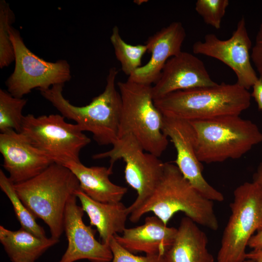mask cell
I'll return each mask as SVG.
<instances>
[{"label":"cell","mask_w":262,"mask_h":262,"mask_svg":"<svg viewBox=\"0 0 262 262\" xmlns=\"http://www.w3.org/2000/svg\"><path fill=\"white\" fill-rule=\"evenodd\" d=\"M147 0H134V2L137 5H141L143 3L147 2Z\"/></svg>","instance_id":"cell-33"},{"label":"cell","mask_w":262,"mask_h":262,"mask_svg":"<svg viewBox=\"0 0 262 262\" xmlns=\"http://www.w3.org/2000/svg\"><path fill=\"white\" fill-rule=\"evenodd\" d=\"M186 37L185 30L181 22L174 21L149 36L145 43L151 53L148 62L134 72L128 80L151 85L160 78L166 62L181 51Z\"/></svg>","instance_id":"cell-16"},{"label":"cell","mask_w":262,"mask_h":262,"mask_svg":"<svg viewBox=\"0 0 262 262\" xmlns=\"http://www.w3.org/2000/svg\"><path fill=\"white\" fill-rule=\"evenodd\" d=\"M116 84L122 100L118 138L131 133L146 151L159 157L168 141L162 132L164 116L154 104L152 86L128 80Z\"/></svg>","instance_id":"cell-6"},{"label":"cell","mask_w":262,"mask_h":262,"mask_svg":"<svg viewBox=\"0 0 262 262\" xmlns=\"http://www.w3.org/2000/svg\"><path fill=\"white\" fill-rule=\"evenodd\" d=\"M9 32L15 55L14 70L5 82L10 94L21 98L33 89L46 90L70 81V67L66 60L46 61L27 47L17 30L11 27Z\"/></svg>","instance_id":"cell-10"},{"label":"cell","mask_w":262,"mask_h":262,"mask_svg":"<svg viewBox=\"0 0 262 262\" xmlns=\"http://www.w3.org/2000/svg\"><path fill=\"white\" fill-rule=\"evenodd\" d=\"M248 246L253 249L262 247V229L252 236L248 242Z\"/></svg>","instance_id":"cell-30"},{"label":"cell","mask_w":262,"mask_h":262,"mask_svg":"<svg viewBox=\"0 0 262 262\" xmlns=\"http://www.w3.org/2000/svg\"><path fill=\"white\" fill-rule=\"evenodd\" d=\"M0 152L2 166L14 184L33 178L53 163L26 135L13 130L0 133Z\"/></svg>","instance_id":"cell-14"},{"label":"cell","mask_w":262,"mask_h":262,"mask_svg":"<svg viewBox=\"0 0 262 262\" xmlns=\"http://www.w3.org/2000/svg\"><path fill=\"white\" fill-rule=\"evenodd\" d=\"M59 240L37 237L22 228L13 231L0 226V242L12 262H35Z\"/></svg>","instance_id":"cell-21"},{"label":"cell","mask_w":262,"mask_h":262,"mask_svg":"<svg viewBox=\"0 0 262 262\" xmlns=\"http://www.w3.org/2000/svg\"><path fill=\"white\" fill-rule=\"evenodd\" d=\"M243 262H253L250 260L246 259L245 261H244Z\"/></svg>","instance_id":"cell-34"},{"label":"cell","mask_w":262,"mask_h":262,"mask_svg":"<svg viewBox=\"0 0 262 262\" xmlns=\"http://www.w3.org/2000/svg\"><path fill=\"white\" fill-rule=\"evenodd\" d=\"M76 195L68 200L65 211L64 231L67 247L58 262H75L88 260L91 262H111L113 253L109 244L100 243L95 237L96 230L83 221L84 211L77 203Z\"/></svg>","instance_id":"cell-13"},{"label":"cell","mask_w":262,"mask_h":262,"mask_svg":"<svg viewBox=\"0 0 262 262\" xmlns=\"http://www.w3.org/2000/svg\"><path fill=\"white\" fill-rule=\"evenodd\" d=\"M251 60L260 77L262 78V22L260 25L251 49Z\"/></svg>","instance_id":"cell-28"},{"label":"cell","mask_w":262,"mask_h":262,"mask_svg":"<svg viewBox=\"0 0 262 262\" xmlns=\"http://www.w3.org/2000/svg\"><path fill=\"white\" fill-rule=\"evenodd\" d=\"M246 259L253 262H262V247L246 253Z\"/></svg>","instance_id":"cell-31"},{"label":"cell","mask_w":262,"mask_h":262,"mask_svg":"<svg viewBox=\"0 0 262 262\" xmlns=\"http://www.w3.org/2000/svg\"><path fill=\"white\" fill-rule=\"evenodd\" d=\"M109 244L113 256L111 262H164L162 254L134 255L122 246L114 237Z\"/></svg>","instance_id":"cell-27"},{"label":"cell","mask_w":262,"mask_h":262,"mask_svg":"<svg viewBox=\"0 0 262 262\" xmlns=\"http://www.w3.org/2000/svg\"><path fill=\"white\" fill-rule=\"evenodd\" d=\"M203 61L193 54L181 51L165 64L153 86L154 100L179 90L214 86Z\"/></svg>","instance_id":"cell-15"},{"label":"cell","mask_w":262,"mask_h":262,"mask_svg":"<svg viewBox=\"0 0 262 262\" xmlns=\"http://www.w3.org/2000/svg\"><path fill=\"white\" fill-rule=\"evenodd\" d=\"M180 212L197 225L213 230L218 229L213 202L197 192L176 164L166 162L153 193L130 214L129 219L136 223L145 214L152 212L167 225L173 215Z\"/></svg>","instance_id":"cell-1"},{"label":"cell","mask_w":262,"mask_h":262,"mask_svg":"<svg viewBox=\"0 0 262 262\" xmlns=\"http://www.w3.org/2000/svg\"><path fill=\"white\" fill-rule=\"evenodd\" d=\"M251 93L236 82L179 90L154 100L164 116L192 121L240 115L250 105Z\"/></svg>","instance_id":"cell-2"},{"label":"cell","mask_w":262,"mask_h":262,"mask_svg":"<svg viewBox=\"0 0 262 262\" xmlns=\"http://www.w3.org/2000/svg\"><path fill=\"white\" fill-rule=\"evenodd\" d=\"M177 229L165 225L158 217L147 216L144 224L126 228L121 235L114 236L123 247L132 253L162 254L173 242Z\"/></svg>","instance_id":"cell-17"},{"label":"cell","mask_w":262,"mask_h":262,"mask_svg":"<svg viewBox=\"0 0 262 262\" xmlns=\"http://www.w3.org/2000/svg\"><path fill=\"white\" fill-rule=\"evenodd\" d=\"M15 16L9 4L0 0V68L9 66L15 60V51L10 38L9 30Z\"/></svg>","instance_id":"cell-25"},{"label":"cell","mask_w":262,"mask_h":262,"mask_svg":"<svg viewBox=\"0 0 262 262\" xmlns=\"http://www.w3.org/2000/svg\"><path fill=\"white\" fill-rule=\"evenodd\" d=\"M252 88L251 96L257 103L259 109L262 111V78H259Z\"/></svg>","instance_id":"cell-29"},{"label":"cell","mask_w":262,"mask_h":262,"mask_svg":"<svg viewBox=\"0 0 262 262\" xmlns=\"http://www.w3.org/2000/svg\"><path fill=\"white\" fill-rule=\"evenodd\" d=\"M14 186L35 218L48 226L51 237L59 240L64 231L66 204L80 189L74 174L65 166L53 163L36 176Z\"/></svg>","instance_id":"cell-4"},{"label":"cell","mask_w":262,"mask_h":262,"mask_svg":"<svg viewBox=\"0 0 262 262\" xmlns=\"http://www.w3.org/2000/svg\"><path fill=\"white\" fill-rule=\"evenodd\" d=\"M231 214L224 228L217 262H243L246 248L255 233L262 229V191L246 182L233 192Z\"/></svg>","instance_id":"cell-7"},{"label":"cell","mask_w":262,"mask_h":262,"mask_svg":"<svg viewBox=\"0 0 262 262\" xmlns=\"http://www.w3.org/2000/svg\"><path fill=\"white\" fill-rule=\"evenodd\" d=\"M64 166L76 177L80 189L92 199L103 203L120 202L127 188L116 185L109 179L113 168L94 166L87 167L80 162H70Z\"/></svg>","instance_id":"cell-20"},{"label":"cell","mask_w":262,"mask_h":262,"mask_svg":"<svg viewBox=\"0 0 262 262\" xmlns=\"http://www.w3.org/2000/svg\"><path fill=\"white\" fill-rule=\"evenodd\" d=\"M14 184L4 172L0 169V189L10 200L16 218L21 226V228L37 237H46L43 228L37 223L35 217L20 199L15 189Z\"/></svg>","instance_id":"cell-23"},{"label":"cell","mask_w":262,"mask_h":262,"mask_svg":"<svg viewBox=\"0 0 262 262\" xmlns=\"http://www.w3.org/2000/svg\"><path fill=\"white\" fill-rule=\"evenodd\" d=\"M108 151L94 154L95 160L110 159V167L122 159L125 163V179L137 196L127 207L129 215L139 207L153 193L163 175L164 163L145 150L136 138L128 133L118 138Z\"/></svg>","instance_id":"cell-9"},{"label":"cell","mask_w":262,"mask_h":262,"mask_svg":"<svg viewBox=\"0 0 262 262\" xmlns=\"http://www.w3.org/2000/svg\"><path fill=\"white\" fill-rule=\"evenodd\" d=\"M206 233L189 218L183 217L175 239L163 254L164 262H214Z\"/></svg>","instance_id":"cell-18"},{"label":"cell","mask_w":262,"mask_h":262,"mask_svg":"<svg viewBox=\"0 0 262 262\" xmlns=\"http://www.w3.org/2000/svg\"><path fill=\"white\" fill-rule=\"evenodd\" d=\"M117 74L116 67L110 68L103 92L83 106H75L63 96L64 84L39 91L61 115L75 121L82 131L92 133L99 145H112L118 139L122 109L121 96L115 86Z\"/></svg>","instance_id":"cell-3"},{"label":"cell","mask_w":262,"mask_h":262,"mask_svg":"<svg viewBox=\"0 0 262 262\" xmlns=\"http://www.w3.org/2000/svg\"><path fill=\"white\" fill-rule=\"evenodd\" d=\"M229 3L228 0H197L195 10L206 24L219 30Z\"/></svg>","instance_id":"cell-26"},{"label":"cell","mask_w":262,"mask_h":262,"mask_svg":"<svg viewBox=\"0 0 262 262\" xmlns=\"http://www.w3.org/2000/svg\"><path fill=\"white\" fill-rule=\"evenodd\" d=\"M27 100L12 96L8 91L0 89V131L13 130L20 132L24 115L23 109Z\"/></svg>","instance_id":"cell-24"},{"label":"cell","mask_w":262,"mask_h":262,"mask_svg":"<svg viewBox=\"0 0 262 262\" xmlns=\"http://www.w3.org/2000/svg\"><path fill=\"white\" fill-rule=\"evenodd\" d=\"M162 132L174 145L177 151L174 163L183 177L206 198L223 201L222 193L211 185L202 175V165L195 149V132L190 122L164 116Z\"/></svg>","instance_id":"cell-12"},{"label":"cell","mask_w":262,"mask_h":262,"mask_svg":"<svg viewBox=\"0 0 262 262\" xmlns=\"http://www.w3.org/2000/svg\"><path fill=\"white\" fill-rule=\"evenodd\" d=\"M195 137L198 160L211 164L241 158L262 142V132L240 115L189 121Z\"/></svg>","instance_id":"cell-5"},{"label":"cell","mask_w":262,"mask_h":262,"mask_svg":"<svg viewBox=\"0 0 262 262\" xmlns=\"http://www.w3.org/2000/svg\"><path fill=\"white\" fill-rule=\"evenodd\" d=\"M252 47L243 16L229 39L221 40L213 33H208L202 41L194 43L192 50L194 54L212 57L223 63L234 72L236 83L248 90L259 79L252 66L250 53Z\"/></svg>","instance_id":"cell-11"},{"label":"cell","mask_w":262,"mask_h":262,"mask_svg":"<svg viewBox=\"0 0 262 262\" xmlns=\"http://www.w3.org/2000/svg\"><path fill=\"white\" fill-rule=\"evenodd\" d=\"M75 195L80 200L81 207L90 220L91 226L96 228L101 243L109 244L111 239L122 233L126 228V222L129 213L121 202L103 203L92 199L80 189Z\"/></svg>","instance_id":"cell-19"},{"label":"cell","mask_w":262,"mask_h":262,"mask_svg":"<svg viewBox=\"0 0 262 262\" xmlns=\"http://www.w3.org/2000/svg\"><path fill=\"white\" fill-rule=\"evenodd\" d=\"M61 115L36 117L24 115L20 132L53 163L65 165L80 162L81 150L90 142L76 124L69 123Z\"/></svg>","instance_id":"cell-8"},{"label":"cell","mask_w":262,"mask_h":262,"mask_svg":"<svg viewBox=\"0 0 262 262\" xmlns=\"http://www.w3.org/2000/svg\"><path fill=\"white\" fill-rule=\"evenodd\" d=\"M262 191V160L258 165L253 176V181Z\"/></svg>","instance_id":"cell-32"},{"label":"cell","mask_w":262,"mask_h":262,"mask_svg":"<svg viewBox=\"0 0 262 262\" xmlns=\"http://www.w3.org/2000/svg\"><path fill=\"white\" fill-rule=\"evenodd\" d=\"M110 40L115 56L121 64L122 71L129 77L142 66V58L147 51V46L127 43L121 37L117 26L113 28Z\"/></svg>","instance_id":"cell-22"}]
</instances>
